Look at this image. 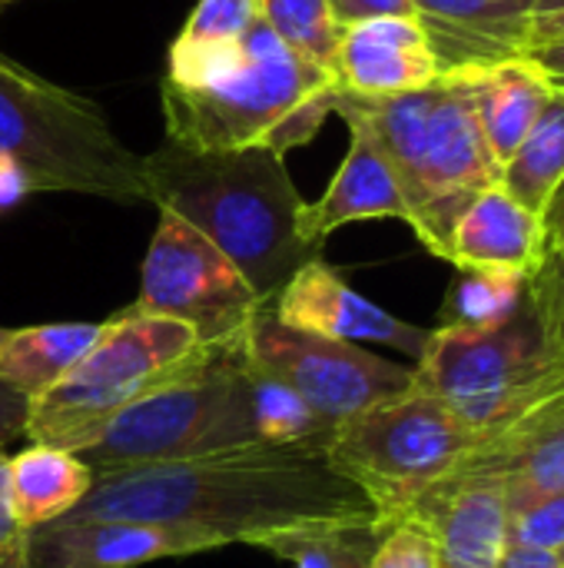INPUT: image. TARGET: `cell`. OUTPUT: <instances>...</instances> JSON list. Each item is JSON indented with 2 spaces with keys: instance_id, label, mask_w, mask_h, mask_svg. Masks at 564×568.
I'll use <instances>...</instances> for the list:
<instances>
[{
  "instance_id": "cell-1",
  "label": "cell",
  "mask_w": 564,
  "mask_h": 568,
  "mask_svg": "<svg viewBox=\"0 0 564 568\" xmlns=\"http://www.w3.org/2000/svg\"><path fill=\"white\" fill-rule=\"evenodd\" d=\"M63 519H130L193 529L216 549L263 546L273 536L379 519L326 453L243 446L216 456L93 476L90 496Z\"/></svg>"
},
{
  "instance_id": "cell-2",
  "label": "cell",
  "mask_w": 564,
  "mask_h": 568,
  "mask_svg": "<svg viewBox=\"0 0 564 568\" xmlns=\"http://www.w3.org/2000/svg\"><path fill=\"white\" fill-rule=\"evenodd\" d=\"M143 186L146 203L199 230L266 303L319 256L299 226L306 200L273 150H189L163 140L143 156Z\"/></svg>"
},
{
  "instance_id": "cell-3",
  "label": "cell",
  "mask_w": 564,
  "mask_h": 568,
  "mask_svg": "<svg viewBox=\"0 0 564 568\" xmlns=\"http://www.w3.org/2000/svg\"><path fill=\"white\" fill-rule=\"evenodd\" d=\"M332 113L366 130L382 150L419 243L449 263V240L465 206L502 180L479 126L469 70L399 97H356L336 90Z\"/></svg>"
},
{
  "instance_id": "cell-4",
  "label": "cell",
  "mask_w": 564,
  "mask_h": 568,
  "mask_svg": "<svg viewBox=\"0 0 564 568\" xmlns=\"http://www.w3.org/2000/svg\"><path fill=\"white\" fill-rule=\"evenodd\" d=\"M329 70L293 53L263 20L243 40V60L206 90L163 80L166 140L189 150H273L309 143L332 113Z\"/></svg>"
},
{
  "instance_id": "cell-5",
  "label": "cell",
  "mask_w": 564,
  "mask_h": 568,
  "mask_svg": "<svg viewBox=\"0 0 564 568\" xmlns=\"http://www.w3.org/2000/svg\"><path fill=\"white\" fill-rule=\"evenodd\" d=\"M0 156L20 163L33 193H80L143 203V156L106 113L0 50Z\"/></svg>"
},
{
  "instance_id": "cell-6",
  "label": "cell",
  "mask_w": 564,
  "mask_h": 568,
  "mask_svg": "<svg viewBox=\"0 0 564 568\" xmlns=\"http://www.w3.org/2000/svg\"><path fill=\"white\" fill-rule=\"evenodd\" d=\"M256 443L253 386L239 336L229 343H206L189 369L123 409L76 456L93 476H106L216 456Z\"/></svg>"
},
{
  "instance_id": "cell-7",
  "label": "cell",
  "mask_w": 564,
  "mask_h": 568,
  "mask_svg": "<svg viewBox=\"0 0 564 568\" xmlns=\"http://www.w3.org/2000/svg\"><path fill=\"white\" fill-rule=\"evenodd\" d=\"M206 343L180 320L136 306L100 323L80 363L43 396L30 399L27 439L66 453L90 446L123 409L189 369Z\"/></svg>"
},
{
  "instance_id": "cell-8",
  "label": "cell",
  "mask_w": 564,
  "mask_h": 568,
  "mask_svg": "<svg viewBox=\"0 0 564 568\" xmlns=\"http://www.w3.org/2000/svg\"><path fill=\"white\" fill-rule=\"evenodd\" d=\"M489 443V436L412 383L402 396L339 423L326 459L392 526L455 479Z\"/></svg>"
},
{
  "instance_id": "cell-9",
  "label": "cell",
  "mask_w": 564,
  "mask_h": 568,
  "mask_svg": "<svg viewBox=\"0 0 564 568\" xmlns=\"http://www.w3.org/2000/svg\"><path fill=\"white\" fill-rule=\"evenodd\" d=\"M412 369L419 389L489 439L545 409L564 386V353L545 339L529 293L522 310L499 329L435 326Z\"/></svg>"
},
{
  "instance_id": "cell-10",
  "label": "cell",
  "mask_w": 564,
  "mask_h": 568,
  "mask_svg": "<svg viewBox=\"0 0 564 568\" xmlns=\"http://www.w3.org/2000/svg\"><path fill=\"white\" fill-rule=\"evenodd\" d=\"M243 356L286 383L326 423L339 426L369 406L402 396L416 383V369L382 359L359 343H342L283 326L263 303L243 329Z\"/></svg>"
},
{
  "instance_id": "cell-11",
  "label": "cell",
  "mask_w": 564,
  "mask_h": 568,
  "mask_svg": "<svg viewBox=\"0 0 564 568\" xmlns=\"http://www.w3.org/2000/svg\"><path fill=\"white\" fill-rule=\"evenodd\" d=\"M243 273L186 220L160 210L140 280L143 313L186 323L203 343L239 339L253 313L263 306Z\"/></svg>"
},
{
  "instance_id": "cell-12",
  "label": "cell",
  "mask_w": 564,
  "mask_h": 568,
  "mask_svg": "<svg viewBox=\"0 0 564 568\" xmlns=\"http://www.w3.org/2000/svg\"><path fill=\"white\" fill-rule=\"evenodd\" d=\"M269 310L283 326L342 343H382L412 359L422 356L432 333L392 316L379 303L356 293L342 280V273L332 270L322 256L302 263L286 280V286L269 300Z\"/></svg>"
},
{
  "instance_id": "cell-13",
  "label": "cell",
  "mask_w": 564,
  "mask_h": 568,
  "mask_svg": "<svg viewBox=\"0 0 564 568\" xmlns=\"http://www.w3.org/2000/svg\"><path fill=\"white\" fill-rule=\"evenodd\" d=\"M445 63L419 17H369L342 27L332 80L356 97L416 93L445 77Z\"/></svg>"
},
{
  "instance_id": "cell-14",
  "label": "cell",
  "mask_w": 564,
  "mask_h": 568,
  "mask_svg": "<svg viewBox=\"0 0 564 568\" xmlns=\"http://www.w3.org/2000/svg\"><path fill=\"white\" fill-rule=\"evenodd\" d=\"M216 549L193 529L130 519H57L30 529L27 568H136Z\"/></svg>"
},
{
  "instance_id": "cell-15",
  "label": "cell",
  "mask_w": 564,
  "mask_h": 568,
  "mask_svg": "<svg viewBox=\"0 0 564 568\" xmlns=\"http://www.w3.org/2000/svg\"><path fill=\"white\" fill-rule=\"evenodd\" d=\"M412 516L435 532L439 568H499L505 556V476L479 453L455 479L429 493Z\"/></svg>"
},
{
  "instance_id": "cell-16",
  "label": "cell",
  "mask_w": 564,
  "mask_h": 568,
  "mask_svg": "<svg viewBox=\"0 0 564 568\" xmlns=\"http://www.w3.org/2000/svg\"><path fill=\"white\" fill-rule=\"evenodd\" d=\"M445 70L522 57L535 0H412Z\"/></svg>"
},
{
  "instance_id": "cell-17",
  "label": "cell",
  "mask_w": 564,
  "mask_h": 568,
  "mask_svg": "<svg viewBox=\"0 0 564 568\" xmlns=\"http://www.w3.org/2000/svg\"><path fill=\"white\" fill-rule=\"evenodd\" d=\"M545 260L542 220L502 183L482 190L459 216L449 240V263L455 270H502L532 276Z\"/></svg>"
},
{
  "instance_id": "cell-18",
  "label": "cell",
  "mask_w": 564,
  "mask_h": 568,
  "mask_svg": "<svg viewBox=\"0 0 564 568\" xmlns=\"http://www.w3.org/2000/svg\"><path fill=\"white\" fill-rule=\"evenodd\" d=\"M349 150L342 166L336 170L329 190L322 200L306 203L302 210V240L316 250L346 223H362V220H402L409 216L402 190L376 146V140L366 130L349 126Z\"/></svg>"
},
{
  "instance_id": "cell-19",
  "label": "cell",
  "mask_w": 564,
  "mask_h": 568,
  "mask_svg": "<svg viewBox=\"0 0 564 568\" xmlns=\"http://www.w3.org/2000/svg\"><path fill=\"white\" fill-rule=\"evenodd\" d=\"M465 70L472 77L479 126L489 143V153L499 166H505L535 126L555 83L525 53Z\"/></svg>"
},
{
  "instance_id": "cell-20",
  "label": "cell",
  "mask_w": 564,
  "mask_h": 568,
  "mask_svg": "<svg viewBox=\"0 0 564 568\" xmlns=\"http://www.w3.org/2000/svg\"><path fill=\"white\" fill-rule=\"evenodd\" d=\"M259 20L256 0H199L170 47L166 83L206 90L243 60V40Z\"/></svg>"
},
{
  "instance_id": "cell-21",
  "label": "cell",
  "mask_w": 564,
  "mask_h": 568,
  "mask_svg": "<svg viewBox=\"0 0 564 568\" xmlns=\"http://www.w3.org/2000/svg\"><path fill=\"white\" fill-rule=\"evenodd\" d=\"M482 453L505 476V509L564 493V416L558 413L529 416Z\"/></svg>"
},
{
  "instance_id": "cell-22",
  "label": "cell",
  "mask_w": 564,
  "mask_h": 568,
  "mask_svg": "<svg viewBox=\"0 0 564 568\" xmlns=\"http://www.w3.org/2000/svg\"><path fill=\"white\" fill-rule=\"evenodd\" d=\"M93 489V469L66 449L30 443L10 459V503L27 529L70 516Z\"/></svg>"
},
{
  "instance_id": "cell-23",
  "label": "cell",
  "mask_w": 564,
  "mask_h": 568,
  "mask_svg": "<svg viewBox=\"0 0 564 568\" xmlns=\"http://www.w3.org/2000/svg\"><path fill=\"white\" fill-rule=\"evenodd\" d=\"M100 336V323H43L7 329L0 343V379L27 399L57 386Z\"/></svg>"
},
{
  "instance_id": "cell-24",
  "label": "cell",
  "mask_w": 564,
  "mask_h": 568,
  "mask_svg": "<svg viewBox=\"0 0 564 568\" xmlns=\"http://www.w3.org/2000/svg\"><path fill=\"white\" fill-rule=\"evenodd\" d=\"M564 176V87H555L535 126L502 166V190L532 213H542L545 200Z\"/></svg>"
},
{
  "instance_id": "cell-25",
  "label": "cell",
  "mask_w": 564,
  "mask_h": 568,
  "mask_svg": "<svg viewBox=\"0 0 564 568\" xmlns=\"http://www.w3.org/2000/svg\"><path fill=\"white\" fill-rule=\"evenodd\" d=\"M389 532L382 519H356L336 526H312L273 536L259 549L293 568H372V559Z\"/></svg>"
},
{
  "instance_id": "cell-26",
  "label": "cell",
  "mask_w": 564,
  "mask_h": 568,
  "mask_svg": "<svg viewBox=\"0 0 564 568\" xmlns=\"http://www.w3.org/2000/svg\"><path fill=\"white\" fill-rule=\"evenodd\" d=\"M246 369H249V386H253L256 439L263 446L326 453L336 436V426L326 423L319 413H312L302 396H296L286 383H279L266 369H256L249 359H246Z\"/></svg>"
},
{
  "instance_id": "cell-27",
  "label": "cell",
  "mask_w": 564,
  "mask_h": 568,
  "mask_svg": "<svg viewBox=\"0 0 564 568\" xmlns=\"http://www.w3.org/2000/svg\"><path fill=\"white\" fill-rule=\"evenodd\" d=\"M529 276L502 270H459L439 310V326L489 333L509 323L525 303Z\"/></svg>"
},
{
  "instance_id": "cell-28",
  "label": "cell",
  "mask_w": 564,
  "mask_h": 568,
  "mask_svg": "<svg viewBox=\"0 0 564 568\" xmlns=\"http://www.w3.org/2000/svg\"><path fill=\"white\" fill-rule=\"evenodd\" d=\"M259 20L299 57L332 73L342 23L329 0H256Z\"/></svg>"
},
{
  "instance_id": "cell-29",
  "label": "cell",
  "mask_w": 564,
  "mask_h": 568,
  "mask_svg": "<svg viewBox=\"0 0 564 568\" xmlns=\"http://www.w3.org/2000/svg\"><path fill=\"white\" fill-rule=\"evenodd\" d=\"M505 546L558 556L564 549V493L505 509Z\"/></svg>"
},
{
  "instance_id": "cell-30",
  "label": "cell",
  "mask_w": 564,
  "mask_h": 568,
  "mask_svg": "<svg viewBox=\"0 0 564 568\" xmlns=\"http://www.w3.org/2000/svg\"><path fill=\"white\" fill-rule=\"evenodd\" d=\"M372 568H439V546L432 526L419 516L392 523L372 559Z\"/></svg>"
},
{
  "instance_id": "cell-31",
  "label": "cell",
  "mask_w": 564,
  "mask_h": 568,
  "mask_svg": "<svg viewBox=\"0 0 564 568\" xmlns=\"http://www.w3.org/2000/svg\"><path fill=\"white\" fill-rule=\"evenodd\" d=\"M529 303L539 316L545 339L564 353V260L545 256L542 266L529 276Z\"/></svg>"
},
{
  "instance_id": "cell-32",
  "label": "cell",
  "mask_w": 564,
  "mask_h": 568,
  "mask_svg": "<svg viewBox=\"0 0 564 568\" xmlns=\"http://www.w3.org/2000/svg\"><path fill=\"white\" fill-rule=\"evenodd\" d=\"M27 539L30 529L10 503V459L0 449V568H27Z\"/></svg>"
},
{
  "instance_id": "cell-33",
  "label": "cell",
  "mask_w": 564,
  "mask_h": 568,
  "mask_svg": "<svg viewBox=\"0 0 564 568\" xmlns=\"http://www.w3.org/2000/svg\"><path fill=\"white\" fill-rule=\"evenodd\" d=\"M329 7L342 27L369 17H419L412 0H329Z\"/></svg>"
},
{
  "instance_id": "cell-34",
  "label": "cell",
  "mask_w": 564,
  "mask_h": 568,
  "mask_svg": "<svg viewBox=\"0 0 564 568\" xmlns=\"http://www.w3.org/2000/svg\"><path fill=\"white\" fill-rule=\"evenodd\" d=\"M27 416H30V399L0 379V449L3 443L20 439L27 433Z\"/></svg>"
},
{
  "instance_id": "cell-35",
  "label": "cell",
  "mask_w": 564,
  "mask_h": 568,
  "mask_svg": "<svg viewBox=\"0 0 564 568\" xmlns=\"http://www.w3.org/2000/svg\"><path fill=\"white\" fill-rule=\"evenodd\" d=\"M539 220H542V236H545V256L564 260V176L552 190V196L545 200Z\"/></svg>"
},
{
  "instance_id": "cell-36",
  "label": "cell",
  "mask_w": 564,
  "mask_h": 568,
  "mask_svg": "<svg viewBox=\"0 0 564 568\" xmlns=\"http://www.w3.org/2000/svg\"><path fill=\"white\" fill-rule=\"evenodd\" d=\"M30 193H33V183H30V176L20 170V163L0 156V213L13 210V206L23 203Z\"/></svg>"
},
{
  "instance_id": "cell-37",
  "label": "cell",
  "mask_w": 564,
  "mask_h": 568,
  "mask_svg": "<svg viewBox=\"0 0 564 568\" xmlns=\"http://www.w3.org/2000/svg\"><path fill=\"white\" fill-rule=\"evenodd\" d=\"M525 57H529L555 87H564V37L532 43V47L525 50Z\"/></svg>"
},
{
  "instance_id": "cell-38",
  "label": "cell",
  "mask_w": 564,
  "mask_h": 568,
  "mask_svg": "<svg viewBox=\"0 0 564 568\" xmlns=\"http://www.w3.org/2000/svg\"><path fill=\"white\" fill-rule=\"evenodd\" d=\"M499 568H562V559L552 552H529V549L505 546V556H502Z\"/></svg>"
},
{
  "instance_id": "cell-39",
  "label": "cell",
  "mask_w": 564,
  "mask_h": 568,
  "mask_svg": "<svg viewBox=\"0 0 564 568\" xmlns=\"http://www.w3.org/2000/svg\"><path fill=\"white\" fill-rule=\"evenodd\" d=\"M555 37H564V13L532 17V23H529V47L532 43H542V40H555Z\"/></svg>"
},
{
  "instance_id": "cell-40",
  "label": "cell",
  "mask_w": 564,
  "mask_h": 568,
  "mask_svg": "<svg viewBox=\"0 0 564 568\" xmlns=\"http://www.w3.org/2000/svg\"><path fill=\"white\" fill-rule=\"evenodd\" d=\"M545 13H564V0H535L532 17H545Z\"/></svg>"
},
{
  "instance_id": "cell-41",
  "label": "cell",
  "mask_w": 564,
  "mask_h": 568,
  "mask_svg": "<svg viewBox=\"0 0 564 568\" xmlns=\"http://www.w3.org/2000/svg\"><path fill=\"white\" fill-rule=\"evenodd\" d=\"M539 413H558V416H564V386H562V393H558L545 409H539Z\"/></svg>"
},
{
  "instance_id": "cell-42",
  "label": "cell",
  "mask_w": 564,
  "mask_h": 568,
  "mask_svg": "<svg viewBox=\"0 0 564 568\" xmlns=\"http://www.w3.org/2000/svg\"><path fill=\"white\" fill-rule=\"evenodd\" d=\"M3 336H7V329H3V326H0V343H3Z\"/></svg>"
},
{
  "instance_id": "cell-43",
  "label": "cell",
  "mask_w": 564,
  "mask_h": 568,
  "mask_svg": "<svg viewBox=\"0 0 564 568\" xmlns=\"http://www.w3.org/2000/svg\"><path fill=\"white\" fill-rule=\"evenodd\" d=\"M558 559H562V566H564V549H562V552H558Z\"/></svg>"
},
{
  "instance_id": "cell-44",
  "label": "cell",
  "mask_w": 564,
  "mask_h": 568,
  "mask_svg": "<svg viewBox=\"0 0 564 568\" xmlns=\"http://www.w3.org/2000/svg\"><path fill=\"white\" fill-rule=\"evenodd\" d=\"M3 3H7V0H0V7H3Z\"/></svg>"
},
{
  "instance_id": "cell-45",
  "label": "cell",
  "mask_w": 564,
  "mask_h": 568,
  "mask_svg": "<svg viewBox=\"0 0 564 568\" xmlns=\"http://www.w3.org/2000/svg\"><path fill=\"white\" fill-rule=\"evenodd\" d=\"M562 568H564V566H562Z\"/></svg>"
}]
</instances>
